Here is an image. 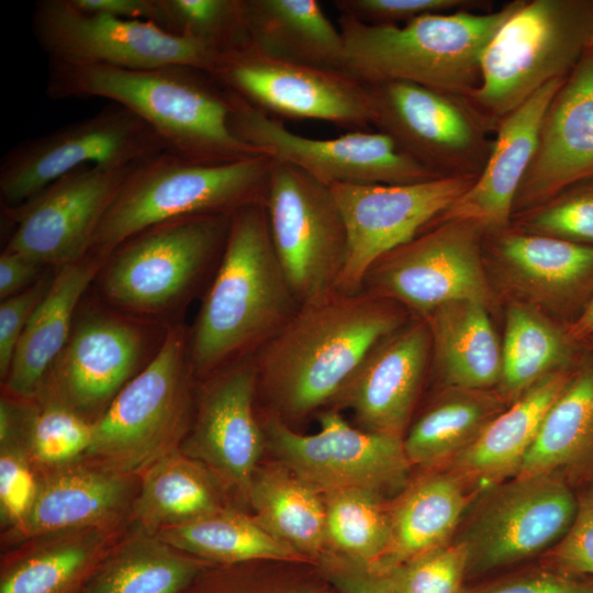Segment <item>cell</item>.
<instances>
[{
	"mask_svg": "<svg viewBox=\"0 0 593 593\" xmlns=\"http://www.w3.org/2000/svg\"><path fill=\"white\" fill-rule=\"evenodd\" d=\"M165 150L166 145L145 121L111 102L89 118L8 152L0 164L1 208L26 202L81 167L127 166Z\"/></svg>",
	"mask_w": 593,
	"mask_h": 593,
	"instance_id": "cell-14",
	"label": "cell"
},
{
	"mask_svg": "<svg viewBox=\"0 0 593 593\" xmlns=\"http://www.w3.org/2000/svg\"><path fill=\"white\" fill-rule=\"evenodd\" d=\"M474 491L482 490L451 468L414 483L391 506L390 542L372 567L389 571L449 542Z\"/></svg>",
	"mask_w": 593,
	"mask_h": 593,
	"instance_id": "cell-30",
	"label": "cell"
},
{
	"mask_svg": "<svg viewBox=\"0 0 593 593\" xmlns=\"http://www.w3.org/2000/svg\"><path fill=\"white\" fill-rule=\"evenodd\" d=\"M78 10L121 19L154 22L156 0H69Z\"/></svg>",
	"mask_w": 593,
	"mask_h": 593,
	"instance_id": "cell-53",
	"label": "cell"
},
{
	"mask_svg": "<svg viewBox=\"0 0 593 593\" xmlns=\"http://www.w3.org/2000/svg\"><path fill=\"white\" fill-rule=\"evenodd\" d=\"M465 593H593V577L570 575L542 564L467 585Z\"/></svg>",
	"mask_w": 593,
	"mask_h": 593,
	"instance_id": "cell-48",
	"label": "cell"
},
{
	"mask_svg": "<svg viewBox=\"0 0 593 593\" xmlns=\"http://www.w3.org/2000/svg\"><path fill=\"white\" fill-rule=\"evenodd\" d=\"M169 325L83 298L69 339L35 399L59 402L93 423L154 358Z\"/></svg>",
	"mask_w": 593,
	"mask_h": 593,
	"instance_id": "cell-9",
	"label": "cell"
},
{
	"mask_svg": "<svg viewBox=\"0 0 593 593\" xmlns=\"http://www.w3.org/2000/svg\"><path fill=\"white\" fill-rule=\"evenodd\" d=\"M35 500L25 518L3 533L7 546L47 534L85 528H124L132 518L138 477L85 457L38 468Z\"/></svg>",
	"mask_w": 593,
	"mask_h": 593,
	"instance_id": "cell-23",
	"label": "cell"
},
{
	"mask_svg": "<svg viewBox=\"0 0 593 593\" xmlns=\"http://www.w3.org/2000/svg\"><path fill=\"white\" fill-rule=\"evenodd\" d=\"M426 14L403 26H370L339 15L346 71L366 83L406 81L462 97L481 82L490 41L519 7Z\"/></svg>",
	"mask_w": 593,
	"mask_h": 593,
	"instance_id": "cell-4",
	"label": "cell"
},
{
	"mask_svg": "<svg viewBox=\"0 0 593 593\" xmlns=\"http://www.w3.org/2000/svg\"><path fill=\"white\" fill-rule=\"evenodd\" d=\"M567 331L575 343L588 340L593 336V296L579 316L568 324Z\"/></svg>",
	"mask_w": 593,
	"mask_h": 593,
	"instance_id": "cell-54",
	"label": "cell"
},
{
	"mask_svg": "<svg viewBox=\"0 0 593 593\" xmlns=\"http://www.w3.org/2000/svg\"><path fill=\"white\" fill-rule=\"evenodd\" d=\"M223 507L208 472L177 449L138 477L132 519L148 533L182 524Z\"/></svg>",
	"mask_w": 593,
	"mask_h": 593,
	"instance_id": "cell-38",
	"label": "cell"
},
{
	"mask_svg": "<svg viewBox=\"0 0 593 593\" xmlns=\"http://www.w3.org/2000/svg\"><path fill=\"white\" fill-rule=\"evenodd\" d=\"M510 224L524 232L593 246V176L572 183L545 203L514 215Z\"/></svg>",
	"mask_w": 593,
	"mask_h": 593,
	"instance_id": "cell-43",
	"label": "cell"
},
{
	"mask_svg": "<svg viewBox=\"0 0 593 593\" xmlns=\"http://www.w3.org/2000/svg\"><path fill=\"white\" fill-rule=\"evenodd\" d=\"M490 310L473 301H452L427 321L432 360L446 387L495 390L502 371V344Z\"/></svg>",
	"mask_w": 593,
	"mask_h": 593,
	"instance_id": "cell-32",
	"label": "cell"
},
{
	"mask_svg": "<svg viewBox=\"0 0 593 593\" xmlns=\"http://www.w3.org/2000/svg\"><path fill=\"white\" fill-rule=\"evenodd\" d=\"M592 176L593 49L582 57L546 109L512 217Z\"/></svg>",
	"mask_w": 593,
	"mask_h": 593,
	"instance_id": "cell-24",
	"label": "cell"
},
{
	"mask_svg": "<svg viewBox=\"0 0 593 593\" xmlns=\"http://www.w3.org/2000/svg\"><path fill=\"white\" fill-rule=\"evenodd\" d=\"M483 251L517 301L562 316L572 314L574 321L593 296V246L510 224L484 234Z\"/></svg>",
	"mask_w": 593,
	"mask_h": 593,
	"instance_id": "cell-22",
	"label": "cell"
},
{
	"mask_svg": "<svg viewBox=\"0 0 593 593\" xmlns=\"http://www.w3.org/2000/svg\"><path fill=\"white\" fill-rule=\"evenodd\" d=\"M27 450L37 468L56 467L82 458L93 435V423L51 400H34Z\"/></svg>",
	"mask_w": 593,
	"mask_h": 593,
	"instance_id": "cell-42",
	"label": "cell"
},
{
	"mask_svg": "<svg viewBox=\"0 0 593 593\" xmlns=\"http://www.w3.org/2000/svg\"><path fill=\"white\" fill-rule=\"evenodd\" d=\"M593 49V0H522L488 44L481 82L460 97L488 133Z\"/></svg>",
	"mask_w": 593,
	"mask_h": 593,
	"instance_id": "cell-6",
	"label": "cell"
},
{
	"mask_svg": "<svg viewBox=\"0 0 593 593\" xmlns=\"http://www.w3.org/2000/svg\"><path fill=\"white\" fill-rule=\"evenodd\" d=\"M301 306L276 254L265 201L242 206L231 217L222 257L189 331L195 380L254 356Z\"/></svg>",
	"mask_w": 593,
	"mask_h": 593,
	"instance_id": "cell-2",
	"label": "cell"
},
{
	"mask_svg": "<svg viewBox=\"0 0 593 593\" xmlns=\"http://www.w3.org/2000/svg\"><path fill=\"white\" fill-rule=\"evenodd\" d=\"M32 31L48 60L72 65L133 70L188 66L212 75L223 55L150 21L85 12L69 0L37 1Z\"/></svg>",
	"mask_w": 593,
	"mask_h": 593,
	"instance_id": "cell-13",
	"label": "cell"
},
{
	"mask_svg": "<svg viewBox=\"0 0 593 593\" xmlns=\"http://www.w3.org/2000/svg\"><path fill=\"white\" fill-rule=\"evenodd\" d=\"M566 79L548 82L501 122L481 175L429 226L469 220L491 233L510 225L515 195L532 160L542 116Z\"/></svg>",
	"mask_w": 593,
	"mask_h": 593,
	"instance_id": "cell-26",
	"label": "cell"
},
{
	"mask_svg": "<svg viewBox=\"0 0 593 593\" xmlns=\"http://www.w3.org/2000/svg\"><path fill=\"white\" fill-rule=\"evenodd\" d=\"M248 495L257 522L302 556L320 558L326 546V511L320 493L294 473L255 474Z\"/></svg>",
	"mask_w": 593,
	"mask_h": 593,
	"instance_id": "cell-39",
	"label": "cell"
},
{
	"mask_svg": "<svg viewBox=\"0 0 593 593\" xmlns=\"http://www.w3.org/2000/svg\"><path fill=\"white\" fill-rule=\"evenodd\" d=\"M233 214L194 215L146 227L118 245L94 283L99 299L128 315L172 324L222 257Z\"/></svg>",
	"mask_w": 593,
	"mask_h": 593,
	"instance_id": "cell-5",
	"label": "cell"
},
{
	"mask_svg": "<svg viewBox=\"0 0 593 593\" xmlns=\"http://www.w3.org/2000/svg\"><path fill=\"white\" fill-rule=\"evenodd\" d=\"M367 85L373 125L404 155L439 177L481 175L493 138L460 97L406 81Z\"/></svg>",
	"mask_w": 593,
	"mask_h": 593,
	"instance_id": "cell-17",
	"label": "cell"
},
{
	"mask_svg": "<svg viewBox=\"0 0 593 593\" xmlns=\"http://www.w3.org/2000/svg\"><path fill=\"white\" fill-rule=\"evenodd\" d=\"M318 422L320 430L311 435L272 415L262 426L288 470L318 493L351 488L382 493L404 485L411 463L403 437L357 429L335 410L321 413Z\"/></svg>",
	"mask_w": 593,
	"mask_h": 593,
	"instance_id": "cell-18",
	"label": "cell"
},
{
	"mask_svg": "<svg viewBox=\"0 0 593 593\" xmlns=\"http://www.w3.org/2000/svg\"><path fill=\"white\" fill-rule=\"evenodd\" d=\"M227 92L230 124L238 138L327 186L410 184L444 178L404 155L381 132L351 131L328 139L305 137L289 130L277 116Z\"/></svg>",
	"mask_w": 593,
	"mask_h": 593,
	"instance_id": "cell-15",
	"label": "cell"
},
{
	"mask_svg": "<svg viewBox=\"0 0 593 593\" xmlns=\"http://www.w3.org/2000/svg\"><path fill=\"white\" fill-rule=\"evenodd\" d=\"M574 519L564 536L545 555L542 566L578 577H593V484L577 494Z\"/></svg>",
	"mask_w": 593,
	"mask_h": 593,
	"instance_id": "cell-47",
	"label": "cell"
},
{
	"mask_svg": "<svg viewBox=\"0 0 593 593\" xmlns=\"http://www.w3.org/2000/svg\"><path fill=\"white\" fill-rule=\"evenodd\" d=\"M335 586L325 578L269 579L245 575L239 570L212 574L192 593H335Z\"/></svg>",
	"mask_w": 593,
	"mask_h": 593,
	"instance_id": "cell-50",
	"label": "cell"
},
{
	"mask_svg": "<svg viewBox=\"0 0 593 593\" xmlns=\"http://www.w3.org/2000/svg\"><path fill=\"white\" fill-rule=\"evenodd\" d=\"M46 93L54 100L102 98L145 121L167 152L221 165L261 153L230 124L228 92L208 72L188 66L122 69L48 60Z\"/></svg>",
	"mask_w": 593,
	"mask_h": 593,
	"instance_id": "cell-3",
	"label": "cell"
},
{
	"mask_svg": "<svg viewBox=\"0 0 593 593\" xmlns=\"http://www.w3.org/2000/svg\"><path fill=\"white\" fill-rule=\"evenodd\" d=\"M517 475H556L571 486L593 484L592 355L575 362L566 387L547 411Z\"/></svg>",
	"mask_w": 593,
	"mask_h": 593,
	"instance_id": "cell-29",
	"label": "cell"
},
{
	"mask_svg": "<svg viewBox=\"0 0 593 593\" xmlns=\"http://www.w3.org/2000/svg\"><path fill=\"white\" fill-rule=\"evenodd\" d=\"M201 569L199 558L137 526L120 538L81 593H183Z\"/></svg>",
	"mask_w": 593,
	"mask_h": 593,
	"instance_id": "cell-35",
	"label": "cell"
},
{
	"mask_svg": "<svg viewBox=\"0 0 593 593\" xmlns=\"http://www.w3.org/2000/svg\"><path fill=\"white\" fill-rule=\"evenodd\" d=\"M321 571L340 593H393L390 571L334 553L320 557Z\"/></svg>",
	"mask_w": 593,
	"mask_h": 593,
	"instance_id": "cell-51",
	"label": "cell"
},
{
	"mask_svg": "<svg viewBox=\"0 0 593 593\" xmlns=\"http://www.w3.org/2000/svg\"><path fill=\"white\" fill-rule=\"evenodd\" d=\"M153 23L221 54L249 43L245 0H156Z\"/></svg>",
	"mask_w": 593,
	"mask_h": 593,
	"instance_id": "cell-41",
	"label": "cell"
},
{
	"mask_svg": "<svg viewBox=\"0 0 593 593\" xmlns=\"http://www.w3.org/2000/svg\"><path fill=\"white\" fill-rule=\"evenodd\" d=\"M473 182L450 177L410 184L329 186L347 233L338 293L360 292L380 257L424 232Z\"/></svg>",
	"mask_w": 593,
	"mask_h": 593,
	"instance_id": "cell-19",
	"label": "cell"
},
{
	"mask_svg": "<svg viewBox=\"0 0 593 593\" xmlns=\"http://www.w3.org/2000/svg\"><path fill=\"white\" fill-rule=\"evenodd\" d=\"M136 164L81 167L60 177L26 202L1 208L4 217L13 224L3 249L52 269L82 258Z\"/></svg>",
	"mask_w": 593,
	"mask_h": 593,
	"instance_id": "cell-20",
	"label": "cell"
},
{
	"mask_svg": "<svg viewBox=\"0 0 593 593\" xmlns=\"http://www.w3.org/2000/svg\"><path fill=\"white\" fill-rule=\"evenodd\" d=\"M393 593H465L467 551L455 540L389 570Z\"/></svg>",
	"mask_w": 593,
	"mask_h": 593,
	"instance_id": "cell-44",
	"label": "cell"
},
{
	"mask_svg": "<svg viewBox=\"0 0 593 593\" xmlns=\"http://www.w3.org/2000/svg\"><path fill=\"white\" fill-rule=\"evenodd\" d=\"M55 269H48L34 284L1 301L0 304V377L9 372L18 344L37 306L47 293Z\"/></svg>",
	"mask_w": 593,
	"mask_h": 593,
	"instance_id": "cell-49",
	"label": "cell"
},
{
	"mask_svg": "<svg viewBox=\"0 0 593 593\" xmlns=\"http://www.w3.org/2000/svg\"><path fill=\"white\" fill-rule=\"evenodd\" d=\"M52 268H47L27 257L3 249L0 255V299L1 301L22 292Z\"/></svg>",
	"mask_w": 593,
	"mask_h": 593,
	"instance_id": "cell-52",
	"label": "cell"
},
{
	"mask_svg": "<svg viewBox=\"0 0 593 593\" xmlns=\"http://www.w3.org/2000/svg\"><path fill=\"white\" fill-rule=\"evenodd\" d=\"M339 15L370 26H403L426 14L491 12L484 0H335Z\"/></svg>",
	"mask_w": 593,
	"mask_h": 593,
	"instance_id": "cell-45",
	"label": "cell"
},
{
	"mask_svg": "<svg viewBox=\"0 0 593 593\" xmlns=\"http://www.w3.org/2000/svg\"><path fill=\"white\" fill-rule=\"evenodd\" d=\"M485 230L477 222L451 220L429 226L380 257L361 290L385 298L419 318L452 301H473L491 310L495 292L485 271Z\"/></svg>",
	"mask_w": 593,
	"mask_h": 593,
	"instance_id": "cell-10",
	"label": "cell"
},
{
	"mask_svg": "<svg viewBox=\"0 0 593 593\" xmlns=\"http://www.w3.org/2000/svg\"><path fill=\"white\" fill-rule=\"evenodd\" d=\"M430 359L427 321L412 316L367 354L333 401L363 429L403 437Z\"/></svg>",
	"mask_w": 593,
	"mask_h": 593,
	"instance_id": "cell-25",
	"label": "cell"
},
{
	"mask_svg": "<svg viewBox=\"0 0 593 593\" xmlns=\"http://www.w3.org/2000/svg\"><path fill=\"white\" fill-rule=\"evenodd\" d=\"M572 369L552 373L493 418L450 463L479 489L517 475L540 424L566 387Z\"/></svg>",
	"mask_w": 593,
	"mask_h": 593,
	"instance_id": "cell-31",
	"label": "cell"
},
{
	"mask_svg": "<svg viewBox=\"0 0 593 593\" xmlns=\"http://www.w3.org/2000/svg\"><path fill=\"white\" fill-rule=\"evenodd\" d=\"M506 405L496 390L446 387L403 438L410 463H450Z\"/></svg>",
	"mask_w": 593,
	"mask_h": 593,
	"instance_id": "cell-36",
	"label": "cell"
},
{
	"mask_svg": "<svg viewBox=\"0 0 593 593\" xmlns=\"http://www.w3.org/2000/svg\"><path fill=\"white\" fill-rule=\"evenodd\" d=\"M124 528H85L26 540L2 560L0 593H81Z\"/></svg>",
	"mask_w": 593,
	"mask_h": 593,
	"instance_id": "cell-28",
	"label": "cell"
},
{
	"mask_svg": "<svg viewBox=\"0 0 593 593\" xmlns=\"http://www.w3.org/2000/svg\"><path fill=\"white\" fill-rule=\"evenodd\" d=\"M411 317L402 305L363 290L302 305L253 356L257 389L277 413L303 417L333 401L367 354Z\"/></svg>",
	"mask_w": 593,
	"mask_h": 593,
	"instance_id": "cell-1",
	"label": "cell"
},
{
	"mask_svg": "<svg viewBox=\"0 0 593 593\" xmlns=\"http://www.w3.org/2000/svg\"><path fill=\"white\" fill-rule=\"evenodd\" d=\"M502 371L496 392L510 405L544 378L569 370L578 361L575 342L542 310L510 303L505 313Z\"/></svg>",
	"mask_w": 593,
	"mask_h": 593,
	"instance_id": "cell-34",
	"label": "cell"
},
{
	"mask_svg": "<svg viewBox=\"0 0 593 593\" xmlns=\"http://www.w3.org/2000/svg\"><path fill=\"white\" fill-rule=\"evenodd\" d=\"M265 206L276 254L301 305L338 293L347 233L329 186L275 161Z\"/></svg>",
	"mask_w": 593,
	"mask_h": 593,
	"instance_id": "cell-12",
	"label": "cell"
},
{
	"mask_svg": "<svg viewBox=\"0 0 593 593\" xmlns=\"http://www.w3.org/2000/svg\"><path fill=\"white\" fill-rule=\"evenodd\" d=\"M199 381L195 411L180 450L248 494L266 438L254 409V358L231 363Z\"/></svg>",
	"mask_w": 593,
	"mask_h": 593,
	"instance_id": "cell-21",
	"label": "cell"
},
{
	"mask_svg": "<svg viewBox=\"0 0 593 593\" xmlns=\"http://www.w3.org/2000/svg\"><path fill=\"white\" fill-rule=\"evenodd\" d=\"M483 491L457 539L467 551L468 583L547 552L577 513L573 486L556 475H516Z\"/></svg>",
	"mask_w": 593,
	"mask_h": 593,
	"instance_id": "cell-11",
	"label": "cell"
},
{
	"mask_svg": "<svg viewBox=\"0 0 593 593\" xmlns=\"http://www.w3.org/2000/svg\"><path fill=\"white\" fill-rule=\"evenodd\" d=\"M105 259L88 253L55 269L52 284L18 344L2 392L34 400L42 383L66 346L78 307Z\"/></svg>",
	"mask_w": 593,
	"mask_h": 593,
	"instance_id": "cell-27",
	"label": "cell"
},
{
	"mask_svg": "<svg viewBox=\"0 0 593 593\" xmlns=\"http://www.w3.org/2000/svg\"><path fill=\"white\" fill-rule=\"evenodd\" d=\"M155 535L187 555L226 566L254 561L307 560L262 527L257 519L225 507L165 527Z\"/></svg>",
	"mask_w": 593,
	"mask_h": 593,
	"instance_id": "cell-37",
	"label": "cell"
},
{
	"mask_svg": "<svg viewBox=\"0 0 593 593\" xmlns=\"http://www.w3.org/2000/svg\"><path fill=\"white\" fill-rule=\"evenodd\" d=\"M249 44L273 57L346 71L339 29L316 0H245Z\"/></svg>",
	"mask_w": 593,
	"mask_h": 593,
	"instance_id": "cell-33",
	"label": "cell"
},
{
	"mask_svg": "<svg viewBox=\"0 0 593 593\" xmlns=\"http://www.w3.org/2000/svg\"><path fill=\"white\" fill-rule=\"evenodd\" d=\"M326 542L334 555L374 566L391 537V506L382 493L365 488L325 494Z\"/></svg>",
	"mask_w": 593,
	"mask_h": 593,
	"instance_id": "cell-40",
	"label": "cell"
},
{
	"mask_svg": "<svg viewBox=\"0 0 593 593\" xmlns=\"http://www.w3.org/2000/svg\"><path fill=\"white\" fill-rule=\"evenodd\" d=\"M275 159L261 154L206 165L161 152L137 163L93 236L88 253L105 259L123 240L172 219L233 214L265 201Z\"/></svg>",
	"mask_w": 593,
	"mask_h": 593,
	"instance_id": "cell-7",
	"label": "cell"
},
{
	"mask_svg": "<svg viewBox=\"0 0 593 593\" xmlns=\"http://www.w3.org/2000/svg\"><path fill=\"white\" fill-rule=\"evenodd\" d=\"M589 339H593V336L591 338H589Z\"/></svg>",
	"mask_w": 593,
	"mask_h": 593,
	"instance_id": "cell-55",
	"label": "cell"
},
{
	"mask_svg": "<svg viewBox=\"0 0 593 593\" xmlns=\"http://www.w3.org/2000/svg\"><path fill=\"white\" fill-rule=\"evenodd\" d=\"M189 331L169 325L154 358L93 422L83 456L115 471L139 477L164 456L180 449L193 418Z\"/></svg>",
	"mask_w": 593,
	"mask_h": 593,
	"instance_id": "cell-8",
	"label": "cell"
},
{
	"mask_svg": "<svg viewBox=\"0 0 593 593\" xmlns=\"http://www.w3.org/2000/svg\"><path fill=\"white\" fill-rule=\"evenodd\" d=\"M24 443L0 446V518L10 529L27 515L35 500L38 473Z\"/></svg>",
	"mask_w": 593,
	"mask_h": 593,
	"instance_id": "cell-46",
	"label": "cell"
},
{
	"mask_svg": "<svg viewBox=\"0 0 593 593\" xmlns=\"http://www.w3.org/2000/svg\"><path fill=\"white\" fill-rule=\"evenodd\" d=\"M211 76L277 118L321 120L357 131L374 122L369 86L354 75L273 57L249 43L223 54Z\"/></svg>",
	"mask_w": 593,
	"mask_h": 593,
	"instance_id": "cell-16",
	"label": "cell"
}]
</instances>
